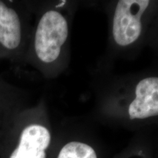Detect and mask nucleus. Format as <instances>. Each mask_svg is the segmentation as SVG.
I'll use <instances>...</instances> for the list:
<instances>
[{
	"mask_svg": "<svg viewBox=\"0 0 158 158\" xmlns=\"http://www.w3.org/2000/svg\"><path fill=\"white\" fill-rule=\"evenodd\" d=\"M31 111L18 110L0 131V158H48L52 135Z\"/></svg>",
	"mask_w": 158,
	"mask_h": 158,
	"instance_id": "nucleus-1",
	"label": "nucleus"
},
{
	"mask_svg": "<svg viewBox=\"0 0 158 158\" xmlns=\"http://www.w3.org/2000/svg\"><path fill=\"white\" fill-rule=\"evenodd\" d=\"M68 32V21L60 12L51 9L43 13L33 37V52L37 62L48 66L57 62Z\"/></svg>",
	"mask_w": 158,
	"mask_h": 158,
	"instance_id": "nucleus-2",
	"label": "nucleus"
},
{
	"mask_svg": "<svg viewBox=\"0 0 158 158\" xmlns=\"http://www.w3.org/2000/svg\"><path fill=\"white\" fill-rule=\"evenodd\" d=\"M25 42V20L19 3L0 0V59L19 62Z\"/></svg>",
	"mask_w": 158,
	"mask_h": 158,
	"instance_id": "nucleus-3",
	"label": "nucleus"
},
{
	"mask_svg": "<svg viewBox=\"0 0 158 158\" xmlns=\"http://www.w3.org/2000/svg\"><path fill=\"white\" fill-rule=\"evenodd\" d=\"M149 5L148 0L118 2L113 20V35L118 45L127 46L139 37L142 29L141 18Z\"/></svg>",
	"mask_w": 158,
	"mask_h": 158,
	"instance_id": "nucleus-4",
	"label": "nucleus"
},
{
	"mask_svg": "<svg viewBox=\"0 0 158 158\" xmlns=\"http://www.w3.org/2000/svg\"><path fill=\"white\" fill-rule=\"evenodd\" d=\"M128 114L130 119L158 116V78L150 77L138 82Z\"/></svg>",
	"mask_w": 158,
	"mask_h": 158,
	"instance_id": "nucleus-5",
	"label": "nucleus"
},
{
	"mask_svg": "<svg viewBox=\"0 0 158 158\" xmlns=\"http://www.w3.org/2000/svg\"><path fill=\"white\" fill-rule=\"evenodd\" d=\"M21 108L19 91L13 85L0 78V131Z\"/></svg>",
	"mask_w": 158,
	"mask_h": 158,
	"instance_id": "nucleus-6",
	"label": "nucleus"
},
{
	"mask_svg": "<svg viewBox=\"0 0 158 158\" xmlns=\"http://www.w3.org/2000/svg\"><path fill=\"white\" fill-rule=\"evenodd\" d=\"M56 158H98L95 151L88 144L71 141L59 150Z\"/></svg>",
	"mask_w": 158,
	"mask_h": 158,
	"instance_id": "nucleus-7",
	"label": "nucleus"
}]
</instances>
